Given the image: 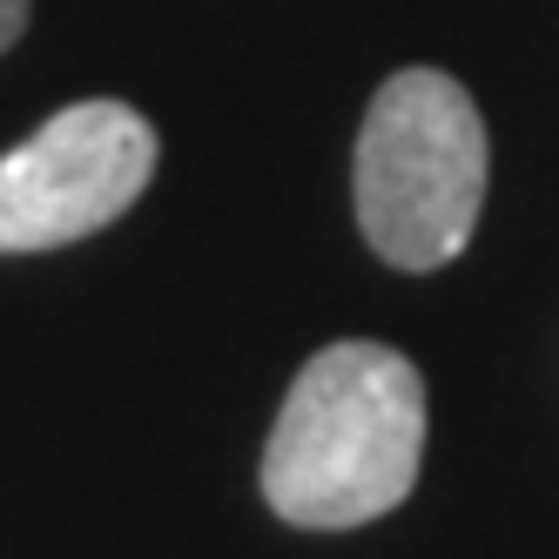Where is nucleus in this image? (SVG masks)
<instances>
[{"label": "nucleus", "mask_w": 559, "mask_h": 559, "mask_svg": "<svg viewBox=\"0 0 559 559\" xmlns=\"http://www.w3.org/2000/svg\"><path fill=\"white\" fill-rule=\"evenodd\" d=\"M27 14H34V0H0V55L27 34Z\"/></svg>", "instance_id": "obj_4"}, {"label": "nucleus", "mask_w": 559, "mask_h": 559, "mask_svg": "<svg viewBox=\"0 0 559 559\" xmlns=\"http://www.w3.org/2000/svg\"><path fill=\"white\" fill-rule=\"evenodd\" d=\"M425 378L378 337L310 350L263 438L257 486L297 533H357L397 512L425 465Z\"/></svg>", "instance_id": "obj_1"}, {"label": "nucleus", "mask_w": 559, "mask_h": 559, "mask_svg": "<svg viewBox=\"0 0 559 559\" xmlns=\"http://www.w3.org/2000/svg\"><path fill=\"white\" fill-rule=\"evenodd\" d=\"M492 182L486 115L445 68H397L378 82L350 155L357 236L378 263L431 276L465 257Z\"/></svg>", "instance_id": "obj_2"}, {"label": "nucleus", "mask_w": 559, "mask_h": 559, "mask_svg": "<svg viewBox=\"0 0 559 559\" xmlns=\"http://www.w3.org/2000/svg\"><path fill=\"white\" fill-rule=\"evenodd\" d=\"M163 163L142 108L95 95L55 108L27 142L0 148V257H41L122 223Z\"/></svg>", "instance_id": "obj_3"}]
</instances>
